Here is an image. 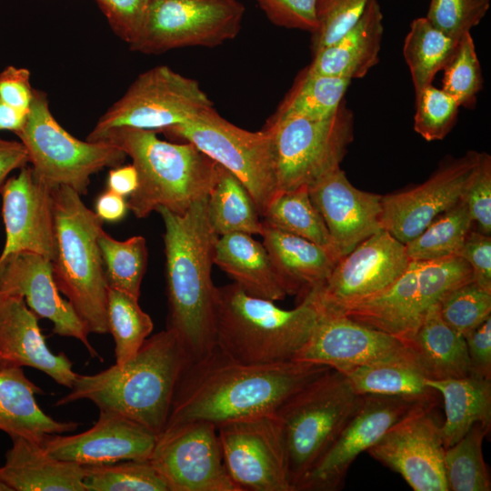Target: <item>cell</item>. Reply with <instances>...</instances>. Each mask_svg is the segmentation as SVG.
I'll return each instance as SVG.
<instances>
[{
    "instance_id": "33",
    "label": "cell",
    "mask_w": 491,
    "mask_h": 491,
    "mask_svg": "<svg viewBox=\"0 0 491 491\" xmlns=\"http://www.w3.org/2000/svg\"><path fill=\"white\" fill-rule=\"evenodd\" d=\"M444 400L445 422L440 426L445 448L480 423L491 427V379L468 375L457 378L426 379Z\"/></svg>"
},
{
    "instance_id": "54",
    "label": "cell",
    "mask_w": 491,
    "mask_h": 491,
    "mask_svg": "<svg viewBox=\"0 0 491 491\" xmlns=\"http://www.w3.org/2000/svg\"><path fill=\"white\" fill-rule=\"evenodd\" d=\"M470 375L491 379V316L465 336Z\"/></svg>"
},
{
    "instance_id": "23",
    "label": "cell",
    "mask_w": 491,
    "mask_h": 491,
    "mask_svg": "<svg viewBox=\"0 0 491 491\" xmlns=\"http://www.w3.org/2000/svg\"><path fill=\"white\" fill-rule=\"evenodd\" d=\"M307 187L338 259L382 229V195L354 186L340 166Z\"/></svg>"
},
{
    "instance_id": "10",
    "label": "cell",
    "mask_w": 491,
    "mask_h": 491,
    "mask_svg": "<svg viewBox=\"0 0 491 491\" xmlns=\"http://www.w3.org/2000/svg\"><path fill=\"white\" fill-rule=\"evenodd\" d=\"M162 133L193 144L235 175L250 193L262 217L277 195L270 133L235 125L211 107Z\"/></svg>"
},
{
    "instance_id": "50",
    "label": "cell",
    "mask_w": 491,
    "mask_h": 491,
    "mask_svg": "<svg viewBox=\"0 0 491 491\" xmlns=\"http://www.w3.org/2000/svg\"><path fill=\"white\" fill-rule=\"evenodd\" d=\"M113 32L128 45L139 35L152 0H95Z\"/></svg>"
},
{
    "instance_id": "56",
    "label": "cell",
    "mask_w": 491,
    "mask_h": 491,
    "mask_svg": "<svg viewBox=\"0 0 491 491\" xmlns=\"http://www.w3.org/2000/svg\"><path fill=\"white\" fill-rule=\"evenodd\" d=\"M138 185L135 167L131 165H118L109 171L107 189L125 197L132 195Z\"/></svg>"
},
{
    "instance_id": "57",
    "label": "cell",
    "mask_w": 491,
    "mask_h": 491,
    "mask_svg": "<svg viewBox=\"0 0 491 491\" xmlns=\"http://www.w3.org/2000/svg\"><path fill=\"white\" fill-rule=\"evenodd\" d=\"M95 208V213L103 222H118L128 210L125 198L108 189L97 197Z\"/></svg>"
},
{
    "instance_id": "31",
    "label": "cell",
    "mask_w": 491,
    "mask_h": 491,
    "mask_svg": "<svg viewBox=\"0 0 491 491\" xmlns=\"http://www.w3.org/2000/svg\"><path fill=\"white\" fill-rule=\"evenodd\" d=\"M344 375L358 395L399 397L433 409L438 404L439 394L426 384L427 377L408 346L402 354Z\"/></svg>"
},
{
    "instance_id": "45",
    "label": "cell",
    "mask_w": 491,
    "mask_h": 491,
    "mask_svg": "<svg viewBox=\"0 0 491 491\" xmlns=\"http://www.w3.org/2000/svg\"><path fill=\"white\" fill-rule=\"evenodd\" d=\"M442 89L453 96L460 106L472 105L482 89L481 66L470 33L463 35L444 67Z\"/></svg>"
},
{
    "instance_id": "28",
    "label": "cell",
    "mask_w": 491,
    "mask_h": 491,
    "mask_svg": "<svg viewBox=\"0 0 491 491\" xmlns=\"http://www.w3.org/2000/svg\"><path fill=\"white\" fill-rule=\"evenodd\" d=\"M43 390L30 381L22 366L0 364V430L42 443L52 434L77 428L75 422H60L46 415L37 405L35 395Z\"/></svg>"
},
{
    "instance_id": "17",
    "label": "cell",
    "mask_w": 491,
    "mask_h": 491,
    "mask_svg": "<svg viewBox=\"0 0 491 491\" xmlns=\"http://www.w3.org/2000/svg\"><path fill=\"white\" fill-rule=\"evenodd\" d=\"M445 450L433 408L417 406L366 452L401 475L415 491H448Z\"/></svg>"
},
{
    "instance_id": "44",
    "label": "cell",
    "mask_w": 491,
    "mask_h": 491,
    "mask_svg": "<svg viewBox=\"0 0 491 491\" xmlns=\"http://www.w3.org/2000/svg\"><path fill=\"white\" fill-rule=\"evenodd\" d=\"M417 263V294L424 315L447 293L472 281L470 266L458 256Z\"/></svg>"
},
{
    "instance_id": "18",
    "label": "cell",
    "mask_w": 491,
    "mask_h": 491,
    "mask_svg": "<svg viewBox=\"0 0 491 491\" xmlns=\"http://www.w3.org/2000/svg\"><path fill=\"white\" fill-rule=\"evenodd\" d=\"M481 153L466 155L441 166L423 184L406 191L382 195L381 226L406 244L440 214L463 198Z\"/></svg>"
},
{
    "instance_id": "14",
    "label": "cell",
    "mask_w": 491,
    "mask_h": 491,
    "mask_svg": "<svg viewBox=\"0 0 491 491\" xmlns=\"http://www.w3.org/2000/svg\"><path fill=\"white\" fill-rule=\"evenodd\" d=\"M149 460L169 491H239L225 466L212 423L195 421L164 429Z\"/></svg>"
},
{
    "instance_id": "42",
    "label": "cell",
    "mask_w": 491,
    "mask_h": 491,
    "mask_svg": "<svg viewBox=\"0 0 491 491\" xmlns=\"http://www.w3.org/2000/svg\"><path fill=\"white\" fill-rule=\"evenodd\" d=\"M86 491H169L149 459L85 466Z\"/></svg>"
},
{
    "instance_id": "46",
    "label": "cell",
    "mask_w": 491,
    "mask_h": 491,
    "mask_svg": "<svg viewBox=\"0 0 491 491\" xmlns=\"http://www.w3.org/2000/svg\"><path fill=\"white\" fill-rule=\"evenodd\" d=\"M459 107L442 88L427 85L416 95L415 131L427 141L443 139L452 129Z\"/></svg>"
},
{
    "instance_id": "25",
    "label": "cell",
    "mask_w": 491,
    "mask_h": 491,
    "mask_svg": "<svg viewBox=\"0 0 491 491\" xmlns=\"http://www.w3.org/2000/svg\"><path fill=\"white\" fill-rule=\"evenodd\" d=\"M0 477L12 491H86L85 466L52 456L42 444L10 436Z\"/></svg>"
},
{
    "instance_id": "35",
    "label": "cell",
    "mask_w": 491,
    "mask_h": 491,
    "mask_svg": "<svg viewBox=\"0 0 491 491\" xmlns=\"http://www.w3.org/2000/svg\"><path fill=\"white\" fill-rule=\"evenodd\" d=\"M350 83V79L314 74L306 67L269 119L329 117L343 103Z\"/></svg>"
},
{
    "instance_id": "15",
    "label": "cell",
    "mask_w": 491,
    "mask_h": 491,
    "mask_svg": "<svg viewBox=\"0 0 491 491\" xmlns=\"http://www.w3.org/2000/svg\"><path fill=\"white\" fill-rule=\"evenodd\" d=\"M226 471L239 491H295L273 415L216 426Z\"/></svg>"
},
{
    "instance_id": "6",
    "label": "cell",
    "mask_w": 491,
    "mask_h": 491,
    "mask_svg": "<svg viewBox=\"0 0 491 491\" xmlns=\"http://www.w3.org/2000/svg\"><path fill=\"white\" fill-rule=\"evenodd\" d=\"M52 198L55 283L89 333L107 334L108 285L98 244L103 220L69 186L52 189Z\"/></svg>"
},
{
    "instance_id": "26",
    "label": "cell",
    "mask_w": 491,
    "mask_h": 491,
    "mask_svg": "<svg viewBox=\"0 0 491 491\" xmlns=\"http://www.w3.org/2000/svg\"><path fill=\"white\" fill-rule=\"evenodd\" d=\"M383 15L377 0H369L358 20L336 41L315 52L307 70L347 78L364 77L379 61Z\"/></svg>"
},
{
    "instance_id": "29",
    "label": "cell",
    "mask_w": 491,
    "mask_h": 491,
    "mask_svg": "<svg viewBox=\"0 0 491 491\" xmlns=\"http://www.w3.org/2000/svg\"><path fill=\"white\" fill-rule=\"evenodd\" d=\"M416 261L393 284L347 309V317L400 338L408 339L420 325L424 313L418 301Z\"/></svg>"
},
{
    "instance_id": "58",
    "label": "cell",
    "mask_w": 491,
    "mask_h": 491,
    "mask_svg": "<svg viewBox=\"0 0 491 491\" xmlns=\"http://www.w3.org/2000/svg\"><path fill=\"white\" fill-rule=\"evenodd\" d=\"M27 113L9 105L0 98V131L18 132L26 120Z\"/></svg>"
},
{
    "instance_id": "30",
    "label": "cell",
    "mask_w": 491,
    "mask_h": 491,
    "mask_svg": "<svg viewBox=\"0 0 491 491\" xmlns=\"http://www.w3.org/2000/svg\"><path fill=\"white\" fill-rule=\"evenodd\" d=\"M213 261L252 296L276 302L287 296L265 246L252 235L231 233L218 236Z\"/></svg>"
},
{
    "instance_id": "12",
    "label": "cell",
    "mask_w": 491,
    "mask_h": 491,
    "mask_svg": "<svg viewBox=\"0 0 491 491\" xmlns=\"http://www.w3.org/2000/svg\"><path fill=\"white\" fill-rule=\"evenodd\" d=\"M244 14L237 0H152L129 47L158 55L187 46H217L238 35Z\"/></svg>"
},
{
    "instance_id": "59",
    "label": "cell",
    "mask_w": 491,
    "mask_h": 491,
    "mask_svg": "<svg viewBox=\"0 0 491 491\" xmlns=\"http://www.w3.org/2000/svg\"><path fill=\"white\" fill-rule=\"evenodd\" d=\"M0 491H12V489L0 477Z\"/></svg>"
},
{
    "instance_id": "27",
    "label": "cell",
    "mask_w": 491,
    "mask_h": 491,
    "mask_svg": "<svg viewBox=\"0 0 491 491\" xmlns=\"http://www.w3.org/2000/svg\"><path fill=\"white\" fill-rule=\"evenodd\" d=\"M263 245L287 295L300 300L329 276L336 256L306 238L264 226Z\"/></svg>"
},
{
    "instance_id": "48",
    "label": "cell",
    "mask_w": 491,
    "mask_h": 491,
    "mask_svg": "<svg viewBox=\"0 0 491 491\" xmlns=\"http://www.w3.org/2000/svg\"><path fill=\"white\" fill-rule=\"evenodd\" d=\"M369 0H317L318 25L312 34L313 54L339 39L360 17Z\"/></svg>"
},
{
    "instance_id": "13",
    "label": "cell",
    "mask_w": 491,
    "mask_h": 491,
    "mask_svg": "<svg viewBox=\"0 0 491 491\" xmlns=\"http://www.w3.org/2000/svg\"><path fill=\"white\" fill-rule=\"evenodd\" d=\"M410 261L405 244L382 228L340 257L326 280L307 296L319 313L343 315L393 284Z\"/></svg>"
},
{
    "instance_id": "5",
    "label": "cell",
    "mask_w": 491,
    "mask_h": 491,
    "mask_svg": "<svg viewBox=\"0 0 491 491\" xmlns=\"http://www.w3.org/2000/svg\"><path fill=\"white\" fill-rule=\"evenodd\" d=\"M90 141L108 142L131 157L138 185L127 206L137 218L159 207L184 214L207 197L216 176L218 164L193 144L164 141L154 131L115 127Z\"/></svg>"
},
{
    "instance_id": "1",
    "label": "cell",
    "mask_w": 491,
    "mask_h": 491,
    "mask_svg": "<svg viewBox=\"0 0 491 491\" xmlns=\"http://www.w3.org/2000/svg\"><path fill=\"white\" fill-rule=\"evenodd\" d=\"M328 369L326 366L294 360L244 364L215 346L184 370L164 429L195 421L217 426L272 415L288 396Z\"/></svg>"
},
{
    "instance_id": "19",
    "label": "cell",
    "mask_w": 491,
    "mask_h": 491,
    "mask_svg": "<svg viewBox=\"0 0 491 491\" xmlns=\"http://www.w3.org/2000/svg\"><path fill=\"white\" fill-rule=\"evenodd\" d=\"M407 350L400 338L344 315L321 314L294 361L323 365L343 374Z\"/></svg>"
},
{
    "instance_id": "2",
    "label": "cell",
    "mask_w": 491,
    "mask_h": 491,
    "mask_svg": "<svg viewBox=\"0 0 491 491\" xmlns=\"http://www.w3.org/2000/svg\"><path fill=\"white\" fill-rule=\"evenodd\" d=\"M206 202L207 197L194 202L184 214L156 210L165 226L166 328L175 334L191 362L215 347L212 266L218 235L210 225Z\"/></svg>"
},
{
    "instance_id": "3",
    "label": "cell",
    "mask_w": 491,
    "mask_h": 491,
    "mask_svg": "<svg viewBox=\"0 0 491 491\" xmlns=\"http://www.w3.org/2000/svg\"><path fill=\"white\" fill-rule=\"evenodd\" d=\"M191 359L170 329L148 336L135 356L95 375L76 376L55 406L82 399L123 415L155 435L164 430L177 382Z\"/></svg>"
},
{
    "instance_id": "49",
    "label": "cell",
    "mask_w": 491,
    "mask_h": 491,
    "mask_svg": "<svg viewBox=\"0 0 491 491\" xmlns=\"http://www.w3.org/2000/svg\"><path fill=\"white\" fill-rule=\"evenodd\" d=\"M462 200L477 230L485 235L491 234V158L481 153L463 194Z\"/></svg>"
},
{
    "instance_id": "40",
    "label": "cell",
    "mask_w": 491,
    "mask_h": 491,
    "mask_svg": "<svg viewBox=\"0 0 491 491\" xmlns=\"http://www.w3.org/2000/svg\"><path fill=\"white\" fill-rule=\"evenodd\" d=\"M98 244L108 287L138 299L147 263L145 237L135 235L118 241L103 230Z\"/></svg>"
},
{
    "instance_id": "47",
    "label": "cell",
    "mask_w": 491,
    "mask_h": 491,
    "mask_svg": "<svg viewBox=\"0 0 491 491\" xmlns=\"http://www.w3.org/2000/svg\"><path fill=\"white\" fill-rule=\"evenodd\" d=\"M490 0H430L426 19L438 30L459 40L487 13Z\"/></svg>"
},
{
    "instance_id": "43",
    "label": "cell",
    "mask_w": 491,
    "mask_h": 491,
    "mask_svg": "<svg viewBox=\"0 0 491 491\" xmlns=\"http://www.w3.org/2000/svg\"><path fill=\"white\" fill-rule=\"evenodd\" d=\"M438 309L442 319L465 336L491 316V292L470 281L447 293Z\"/></svg>"
},
{
    "instance_id": "11",
    "label": "cell",
    "mask_w": 491,
    "mask_h": 491,
    "mask_svg": "<svg viewBox=\"0 0 491 491\" xmlns=\"http://www.w3.org/2000/svg\"><path fill=\"white\" fill-rule=\"evenodd\" d=\"M211 107V100L196 80L158 65L135 78L100 116L86 140L115 127L163 132Z\"/></svg>"
},
{
    "instance_id": "37",
    "label": "cell",
    "mask_w": 491,
    "mask_h": 491,
    "mask_svg": "<svg viewBox=\"0 0 491 491\" xmlns=\"http://www.w3.org/2000/svg\"><path fill=\"white\" fill-rule=\"evenodd\" d=\"M458 41L436 28L426 17L413 20L403 52L416 95L432 85L435 75L453 55Z\"/></svg>"
},
{
    "instance_id": "4",
    "label": "cell",
    "mask_w": 491,
    "mask_h": 491,
    "mask_svg": "<svg viewBox=\"0 0 491 491\" xmlns=\"http://www.w3.org/2000/svg\"><path fill=\"white\" fill-rule=\"evenodd\" d=\"M320 313L309 296L293 309L246 294L237 284L216 286L214 300L215 346L249 365L291 361L312 334Z\"/></svg>"
},
{
    "instance_id": "36",
    "label": "cell",
    "mask_w": 491,
    "mask_h": 491,
    "mask_svg": "<svg viewBox=\"0 0 491 491\" xmlns=\"http://www.w3.org/2000/svg\"><path fill=\"white\" fill-rule=\"evenodd\" d=\"M261 219L264 226L306 238L336 256L326 223L313 204L307 186L278 193Z\"/></svg>"
},
{
    "instance_id": "41",
    "label": "cell",
    "mask_w": 491,
    "mask_h": 491,
    "mask_svg": "<svg viewBox=\"0 0 491 491\" xmlns=\"http://www.w3.org/2000/svg\"><path fill=\"white\" fill-rule=\"evenodd\" d=\"M107 318L109 333L115 344V363H125L135 356L152 333L153 321L141 309L137 298L109 287Z\"/></svg>"
},
{
    "instance_id": "39",
    "label": "cell",
    "mask_w": 491,
    "mask_h": 491,
    "mask_svg": "<svg viewBox=\"0 0 491 491\" xmlns=\"http://www.w3.org/2000/svg\"><path fill=\"white\" fill-rule=\"evenodd\" d=\"M490 428L475 424L454 445L445 450L444 463L448 489L489 491L490 476L483 457L482 444Z\"/></svg>"
},
{
    "instance_id": "8",
    "label": "cell",
    "mask_w": 491,
    "mask_h": 491,
    "mask_svg": "<svg viewBox=\"0 0 491 491\" xmlns=\"http://www.w3.org/2000/svg\"><path fill=\"white\" fill-rule=\"evenodd\" d=\"M28 154L34 177L50 189L69 186L85 195L92 175L120 165L126 155L105 141H82L53 116L47 95L34 89L23 127L15 133Z\"/></svg>"
},
{
    "instance_id": "60",
    "label": "cell",
    "mask_w": 491,
    "mask_h": 491,
    "mask_svg": "<svg viewBox=\"0 0 491 491\" xmlns=\"http://www.w3.org/2000/svg\"><path fill=\"white\" fill-rule=\"evenodd\" d=\"M1 363H2V362L0 361V364H1Z\"/></svg>"
},
{
    "instance_id": "24",
    "label": "cell",
    "mask_w": 491,
    "mask_h": 491,
    "mask_svg": "<svg viewBox=\"0 0 491 491\" xmlns=\"http://www.w3.org/2000/svg\"><path fill=\"white\" fill-rule=\"evenodd\" d=\"M0 361L35 368L68 388L77 376L64 352L54 354L49 349L38 317L16 296L0 294Z\"/></svg>"
},
{
    "instance_id": "32",
    "label": "cell",
    "mask_w": 491,
    "mask_h": 491,
    "mask_svg": "<svg viewBox=\"0 0 491 491\" xmlns=\"http://www.w3.org/2000/svg\"><path fill=\"white\" fill-rule=\"evenodd\" d=\"M404 343L429 379L470 375L465 337L442 319L438 304L427 310L417 329Z\"/></svg>"
},
{
    "instance_id": "38",
    "label": "cell",
    "mask_w": 491,
    "mask_h": 491,
    "mask_svg": "<svg viewBox=\"0 0 491 491\" xmlns=\"http://www.w3.org/2000/svg\"><path fill=\"white\" fill-rule=\"evenodd\" d=\"M474 223L463 200L436 216L405 244L411 261L427 262L456 256Z\"/></svg>"
},
{
    "instance_id": "21",
    "label": "cell",
    "mask_w": 491,
    "mask_h": 491,
    "mask_svg": "<svg viewBox=\"0 0 491 491\" xmlns=\"http://www.w3.org/2000/svg\"><path fill=\"white\" fill-rule=\"evenodd\" d=\"M0 193L6 235L0 264L20 252L35 253L52 261L55 254L52 189L38 182L25 165L5 182Z\"/></svg>"
},
{
    "instance_id": "7",
    "label": "cell",
    "mask_w": 491,
    "mask_h": 491,
    "mask_svg": "<svg viewBox=\"0 0 491 491\" xmlns=\"http://www.w3.org/2000/svg\"><path fill=\"white\" fill-rule=\"evenodd\" d=\"M361 397L343 373L330 368L288 396L272 414L295 491L335 440Z\"/></svg>"
},
{
    "instance_id": "55",
    "label": "cell",
    "mask_w": 491,
    "mask_h": 491,
    "mask_svg": "<svg viewBox=\"0 0 491 491\" xmlns=\"http://www.w3.org/2000/svg\"><path fill=\"white\" fill-rule=\"evenodd\" d=\"M27 163L28 154L21 141H8L0 138V191L9 173L15 169H21Z\"/></svg>"
},
{
    "instance_id": "22",
    "label": "cell",
    "mask_w": 491,
    "mask_h": 491,
    "mask_svg": "<svg viewBox=\"0 0 491 491\" xmlns=\"http://www.w3.org/2000/svg\"><path fill=\"white\" fill-rule=\"evenodd\" d=\"M59 293L51 261L38 254H13L0 264V294L23 297L38 318L53 323L54 334L78 339L92 357L100 358L88 340L85 325Z\"/></svg>"
},
{
    "instance_id": "20",
    "label": "cell",
    "mask_w": 491,
    "mask_h": 491,
    "mask_svg": "<svg viewBox=\"0 0 491 491\" xmlns=\"http://www.w3.org/2000/svg\"><path fill=\"white\" fill-rule=\"evenodd\" d=\"M157 436L123 415L99 410L97 421L88 430L72 436L48 435L41 444L54 457L95 466L149 459Z\"/></svg>"
},
{
    "instance_id": "34",
    "label": "cell",
    "mask_w": 491,
    "mask_h": 491,
    "mask_svg": "<svg viewBox=\"0 0 491 491\" xmlns=\"http://www.w3.org/2000/svg\"><path fill=\"white\" fill-rule=\"evenodd\" d=\"M206 203L210 225L218 236L231 233L262 235L264 225L250 193L219 164Z\"/></svg>"
},
{
    "instance_id": "52",
    "label": "cell",
    "mask_w": 491,
    "mask_h": 491,
    "mask_svg": "<svg viewBox=\"0 0 491 491\" xmlns=\"http://www.w3.org/2000/svg\"><path fill=\"white\" fill-rule=\"evenodd\" d=\"M466 261L472 281L491 292V237L478 230H471L457 255Z\"/></svg>"
},
{
    "instance_id": "53",
    "label": "cell",
    "mask_w": 491,
    "mask_h": 491,
    "mask_svg": "<svg viewBox=\"0 0 491 491\" xmlns=\"http://www.w3.org/2000/svg\"><path fill=\"white\" fill-rule=\"evenodd\" d=\"M33 93L28 69L9 65L0 72V98L9 105L28 112Z\"/></svg>"
},
{
    "instance_id": "9",
    "label": "cell",
    "mask_w": 491,
    "mask_h": 491,
    "mask_svg": "<svg viewBox=\"0 0 491 491\" xmlns=\"http://www.w3.org/2000/svg\"><path fill=\"white\" fill-rule=\"evenodd\" d=\"M354 118L344 102L329 117L268 119L277 194L308 186L340 166L353 140Z\"/></svg>"
},
{
    "instance_id": "51",
    "label": "cell",
    "mask_w": 491,
    "mask_h": 491,
    "mask_svg": "<svg viewBox=\"0 0 491 491\" xmlns=\"http://www.w3.org/2000/svg\"><path fill=\"white\" fill-rule=\"evenodd\" d=\"M268 19L276 25L308 31L318 25L317 0H256Z\"/></svg>"
},
{
    "instance_id": "16",
    "label": "cell",
    "mask_w": 491,
    "mask_h": 491,
    "mask_svg": "<svg viewBox=\"0 0 491 491\" xmlns=\"http://www.w3.org/2000/svg\"><path fill=\"white\" fill-rule=\"evenodd\" d=\"M417 406H423L399 397L362 395L357 407L329 447L300 480L296 491L340 489L356 458Z\"/></svg>"
}]
</instances>
